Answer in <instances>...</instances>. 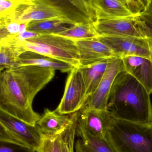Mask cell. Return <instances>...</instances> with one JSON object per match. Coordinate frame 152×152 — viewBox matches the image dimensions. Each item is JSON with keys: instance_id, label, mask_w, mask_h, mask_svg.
Instances as JSON below:
<instances>
[{"instance_id": "603a6c76", "label": "cell", "mask_w": 152, "mask_h": 152, "mask_svg": "<svg viewBox=\"0 0 152 152\" xmlns=\"http://www.w3.org/2000/svg\"><path fill=\"white\" fill-rule=\"evenodd\" d=\"M78 115L79 111L70 114L69 120L62 132L61 152H75V139Z\"/></svg>"}, {"instance_id": "4dcf8cb0", "label": "cell", "mask_w": 152, "mask_h": 152, "mask_svg": "<svg viewBox=\"0 0 152 152\" xmlns=\"http://www.w3.org/2000/svg\"><path fill=\"white\" fill-rule=\"evenodd\" d=\"M146 1H147V0H142V1L143 2V3L145 5V4H146Z\"/></svg>"}, {"instance_id": "ffe728a7", "label": "cell", "mask_w": 152, "mask_h": 152, "mask_svg": "<svg viewBox=\"0 0 152 152\" xmlns=\"http://www.w3.org/2000/svg\"><path fill=\"white\" fill-rule=\"evenodd\" d=\"M110 59L79 68L82 73L87 88V98L98 87L108 66Z\"/></svg>"}, {"instance_id": "7c38bea8", "label": "cell", "mask_w": 152, "mask_h": 152, "mask_svg": "<svg viewBox=\"0 0 152 152\" xmlns=\"http://www.w3.org/2000/svg\"><path fill=\"white\" fill-rule=\"evenodd\" d=\"M1 18L20 23L51 19H62L56 12L52 9L42 4L23 0L19 1L17 7L10 14Z\"/></svg>"}, {"instance_id": "9c48e42d", "label": "cell", "mask_w": 152, "mask_h": 152, "mask_svg": "<svg viewBox=\"0 0 152 152\" xmlns=\"http://www.w3.org/2000/svg\"><path fill=\"white\" fill-rule=\"evenodd\" d=\"M98 39L118 58L137 56L152 60V39L126 36H100Z\"/></svg>"}, {"instance_id": "1f68e13d", "label": "cell", "mask_w": 152, "mask_h": 152, "mask_svg": "<svg viewBox=\"0 0 152 152\" xmlns=\"http://www.w3.org/2000/svg\"><path fill=\"white\" fill-rule=\"evenodd\" d=\"M138 1H140V2H141L143 4H144L143 2L142 1V0H138Z\"/></svg>"}, {"instance_id": "52a82bcc", "label": "cell", "mask_w": 152, "mask_h": 152, "mask_svg": "<svg viewBox=\"0 0 152 152\" xmlns=\"http://www.w3.org/2000/svg\"><path fill=\"white\" fill-rule=\"evenodd\" d=\"M42 4L56 12L62 19L71 25L93 24L94 16L87 0H23Z\"/></svg>"}, {"instance_id": "8fae6325", "label": "cell", "mask_w": 152, "mask_h": 152, "mask_svg": "<svg viewBox=\"0 0 152 152\" xmlns=\"http://www.w3.org/2000/svg\"><path fill=\"white\" fill-rule=\"evenodd\" d=\"M112 117L107 110L83 108L79 111L76 131L106 138Z\"/></svg>"}, {"instance_id": "f1b7e54d", "label": "cell", "mask_w": 152, "mask_h": 152, "mask_svg": "<svg viewBox=\"0 0 152 152\" xmlns=\"http://www.w3.org/2000/svg\"><path fill=\"white\" fill-rule=\"evenodd\" d=\"M39 34L26 30V32H24L23 34L20 35L19 36V38L20 40L22 41V40H26V39H29V38H33V37H35L37 36Z\"/></svg>"}, {"instance_id": "7a4b0ae2", "label": "cell", "mask_w": 152, "mask_h": 152, "mask_svg": "<svg viewBox=\"0 0 152 152\" xmlns=\"http://www.w3.org/2000/svg\"><path fill=\"white\" fill-rule=\"evenodd\" d=\"M150 95L135 78L124 70L115 78L106 109L116 118L151 125L152 104Z\"/></svg>"}, {"instance_id": "484cf974", "label": "cell", "mask_w": 152, "mask_h": 152, "mask_svg": "<svg viewBox=\"0 0 152 152\" xmlns=\"http://www.w3.org/2000/svg\"><path fill=\"white\" fill-rule=\"evenodd\" d=\"M33 148L23 145L0 140V152H35Z\"/></svg>"}, {"instance_id": "83f0119b", "label": "cell", "mask_w": 152, "mask_h": 152, "mask_svg": "<svg viewBox=\"0 0 152 152\" xmlns=\"http://www.w3.org/2000/svg\"><path fill=\"white\" fill-rule=\"evenodd\" d=\"M19 1L0 0V18H4L10 14L14 10Z\"/></svg>"}, {"instance_id": "6da1fadb", "label": "cell", "mask_w": 152, "mask_h": 152, "mask_svg": "<svg viewBox=\"0 0 152 152\" xmlns=\"http://www.w3.org/2000/svg\"><path fill=\"white\" fill-rule=\"evenodd\" d=\"M55 70L32 65L1 72L0 110L35 126L42 116L33 109L37 94L54 77Z\"/></svg>"}, {"instance_id": "30bf717a", "label": "cell", "mask_w": 152, "mask_h": 152, "mask_svg": "<svg viewBox=\"0 0 152 152\" xmlns=\"http://www.w3.org/2000/svg\"><path fill=\"white\" fill-rule=\"evenodd\" d=\"M124 70L121 58L115 57L111 58L98 87L93 94L88 96L83 108L107 110L108 97L115 78Z\"/></svg>"}, {"instance_id": "f546056e", "label": "cell", "mask_w": 152, "mask_h": 152, "mask_svg": "<svg viewBox=\"0 0 152 152\" xmlns=\"http://www.w3.org/2000/svg\"><path fill=\"white\" fill-rule=\"evenodd\" d=\"M145 11L152 13V0L146 1Z\"/></svg>"}, {"instance_id": "836d02e7", "label": "cell", "mask_w": 152, "mask_h": 152, "mask_svg": "<svg viewBox=\"0 0 152 152\" xmlns=\"http://www.w3.org/2000/svg\"><path fill=\"white\" fill-rule=\"evenodd\" d=\"M151 125V126H152V123Z\"/></svg>"}, {"instance_id": "3957f363", "label": "cell", "mask_w": 152, "mask_h": 152, "mask_svg": "<svg viewBox=\"0 0 152 152\" xmlns=\"http://www.w3.org/2000/svg\"><path fill=\"white\" fill-rule=\"evenodd\" d=\"M106 138L116 152H152V127L112 116Z\"/></svg>"}, {"instance_id": "ac0fdd59", "label": "cell", "mask_w": 152, "mask_h": 152, "mask_svg": "<svg viewBox=\"0 0 152 152\" xmlns=\"http://www.w3.org/2000/svg\"><path fill=\"white\" fill-rule=\"evenodd\" d=\"M78 139L75 144L76 152H116L107 138L76 131Z\"/></svg>"}, {"instance_id": "d4e9b609", "label": "cell", "mask_w": 152, "mask_h": 152, "mask_svg": "<svg viewBox=\"0 0 152 152\" xmlns=\"http://www.w3.org/2000/svg\"><path fill=\"white\" fill-rule=\"evenodd\" d=\"M63 131L54 135H44L42 143L36 152H61L62 138Z\"/></svg>"}, {"instance_id": "e0dca14e", "label": "cell", "mask_w": 152, "mask_h": 152, "mask_svg": "<svg viewBox=\"0 0 152 152\" xmlns=\"http://www.w3.org/2000/svg\"><path fill=\"white\" fill-rule=\"evenodd\" d=\"M27 51L18 36L0 42V70L1 72L18 66L21 55Z\"/></svg>"}, {"instance_id": "4316f807", "label": "cell", "mask_w": 152, "mask_h": 152, "mask_svg": "<svg viewBox=\"0 0 152 152\" xmlns=\"http://www.w3.org/2000/svg\"><path fill=\"white\" fill-rule=\"evenodd\" d=\"M134 14L142 13L145 10V5L138 0H117Z\"/></svg>"}, {"instance_id": "8992f818", "label": "cell", "mask_w": 152, "mask_h": 152, "mask_svg": "<svg viewBox=\"0 0 152 152\" xmlns=\"http://www.w3.org/2000/svg\"><path fill=\"white\" fill-rule=\"evenodd\" d=\"M43 137L37 125H30L0 110V140L23 145L36 152Z\"/></svg>"}, {"instance_id": "d6986e66", "label": "cell", "mask_w": 152, "mask_h": 152, "mask_svg": "<svg viewBox=\"0 0 152 152\" xmlns=\"http://www.w3.org/2000/svg\"><path fill=\"white\" fill-rule=\"evenodd\" d=\"M70 114H61L47 109L37 125L39 127L44 135L51 136L63 131L70 118Z\"/></svg>"}, {"instance_id": "7402d4cb", "label": "cell", "mask_w": 152, "mask_h": 152, "mask_svg": "<svg viewBox=\"0 0 152 152\" xmlns=\"http://www.w3.org/2000/svg\"><path fill=\"white\" fill-rule=\"evenodd\" d=\"M74 40L98 38L100 36L95 31L93 24L79 23L57 34Z\"/></svg>"}, {"instance_id": "277c9868", "label": "cell", "mask_w": 152, "mask_h": 152, "mask_svg": "<svg viewBox=\"0 0 152 152\" xmlns=\"http://www.w3.org/2000/svg\"><path fill=\"white\" fill-rule=\"evenodd\" d=\"M21 42L26 51L59 60L76 68L80 67L79 55L75 40L56 34L38 35Z\"/></svg>"}, {"instance_id": "d6a6232c", "label": "cell", "mask_w": 152, "mask_h": 152, "mask_svg": "<svg viewBox=\"0 0 152 152\" xmlns=\"http://www.w3.org/2000/svg\"><path fill=\"white\" fill-rule=\"evenodd\" d=\"M13 1H20V0H13Z\"/></svg>"}, {"instance_id": "44dd1931", "label": "cell", "mask_w": 152, "mask_h": 152, "mask_svg": "<svg viewBox=\"0 0 152 152\" xmlns=\"http://www.w3.org/2000/svg\"><path fill=\"white\" fill-rule=\"evenodd\" d=\"M72 26L62 19L42 20L29 22L26 30L39 35L57 34Z\"/></svg>"}, {"instance_id": "2e32d148", "label": "cell", "mask_w": 152, "mask_h": 152, "mask_svg": "<svg viewBox=\"0 0 152 152\" xmlns=\"http://www.w3.org/2000/svg\"><path fill=\"white\" fill-rule=\"evenodd\" d=\"M26 65L51 69L62 73L70 72L76 68L59 60L29 51L22 53L19 59L18 66Z\"/></svg>"}, {"instance_id": "4fadbf2b", "label": "cell", "mask_w": 152, "mask_h": 152, "mask_svg": "<svg viewBox=\"0 0 152 152\" xmlns=\"http://www.w3.org/2000/svg\"><path fill=\"white\" fill-rule=\"evenodd\" d=\"M75 41L79 53L80 67L117 57L109 47L98 38Z\"/></svg>"}, {"instance_id": "5bb4252c", "label": "cell", "mask_w": 152, "mask_h": 152, "mask_svg": "<svg viewBox=\"0 0 152 152\" xmlns=\"http://www.w3.org/2000/svg\"><path fill=\"white\" fill-rule=\"evenodd\" d=\"M125 71L135 78L152 94V60L137 56L122 58Z\"/></svg>"}, {"instance_id": "9a60e30c", "label": "cell", "mask_w": 152, "mask_h": 152, "mask_svg": "<svg viewBox=\"0 0 152 152\" xmlns=\"http://www.w3.org/2000/svg\"><path fill=\"white\" fill-rule=\"evenodd\" d=\"M95 21L135 15L117 0H87Z\"/></svg>"}, {"instance_id": "5b68a950", "label": "cell", "mask_w": 152, "mask_h": 152, "mask_svg": "<svg viewBox=\"0 0 152 152\" xmlns=\"http://www.w3.org/2000/svg\"><path fill=\"white\" fill-rule=\"evenodd\" d=\"M94 27L100 36H126L152 40V13L143 12L130 17L96 20Z\"/></svg>"}, {"instance_id": "cb8c5ba5", "label": "cell", "mask_w": 152, "mask_h": 152, "mask_svg": "<svg viewBox=\"0 0 152 152\" xmlns=\"http://www.w3.org/2000/svg\"><path fill=\"white\" fill-rule=\"evenodd\" d=\"M21 23L1 18L0 20V42L10 40L20 35Z\"/></svg>"}, {"instance_id": "ba28073f", "label": "cell", "mask_w": 152, "mask_h": 152, "mask_svg": "<svg viewBox=\"0 0 152 152\" xmlns=\"http://www.w3.org/2000/svg\"><path fill=\"white\" fill-rule=\"evenodd\" d=\"M87 99V88L79 69H73L66 81L62 99L55 111L61 114L70 115L79 111Z\"/></svg>"}]
</instances>
